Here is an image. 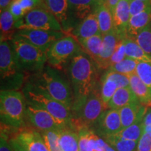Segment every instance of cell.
Masks as SVG:
<instances>
[{"mask_svg": "<svg viewBox=\"0 0 151 151\" xmlns=\"http://www.w3.org/2000/svg\"><path fill=\"white\" fill-rule=\"evenodd\" d=\"M130 0H120L113 11L114 30L121 38H127V28L131 15Z\"/></svg>", "mask_w": 151, "mask_h": 151, "instance_id": "cell-15", "label": "cell"}, {"mask_svg": "<svg viewBox=\"0 0 151 151\" xmlns=\"http://www.w3.org/2000/svg\"><path fill=\"white\" fill-rule=\"evenodd\" d=\"M140 103L137 97L129 88H118L108 103L109 109L120 110L126 106Z\"/></svg>", "mask_w": 151, "mask_h": 151, "instance_id": "cell-20", "label": "cell"}, {"mask_svg": "<svg viewBox=\"0 0 151 151\" xmlns=\"http://www.w3.org/2000/svg\"><path fill=\"white\" fill-rule=\"evenodd\" d=\"M124 39H122L118 43V46H117L116 50L113 52L112 57L110 59V62H109V67L111 66L116 65L117 63H119L123 60L126 58L125 53V46H124Z\"/></svg>", "mask_w": 151, "mask_h": 151, "instance_id": "cell-37", "label": "cell"}, {"mask_svg": "<svg viewBox=\"0 0 151 151\" xmlns=\"http://www.w3.org/2000/svg\"><path fill=\"white\" fill-rule=\"evenodd\" d=\"M72 34L76 39H87L93 36L101 35L94 11L77 24L73 29Z\"/></svg>", "mask_w": 151, "mask_h": 151, "instance_id": "cell-17", "label": "cell"}, {"mask_svg": "<svg viewBox=\"0 0 151 151\" xmlns=\"http://www.w3.org/2000/svg\"><path fill=\"white\" fill-rule=\"evenodd\" d=\"M134 40L151 58V24H149L136 37Z\"/></svg>", "mask_w": 151, "mask_h": 151, "instance_id": "cell-33", "label": "cell"}, {"mask_svg": "<svg viewBox=\"0 0 151 151\" xmlns=\"http://www.w3.org/2000/svg\"><path fill=\"white\" fill-rule=\"evenodd\" d=\"M15 137L28 151H50L41 132L37 130L23 129L19 132Z\"/></svg>", "mask_w": 151, "mask_h": 151, "instance_id": "cell-16", "label": "cell"}, {"mask_svg": "<svg viewBox=\"0 0 151 151\" xmlns=\"http://www.w3.org/2000/svg\"><path fill=\"white\" fill-rule=\"evenodd\" d=\"M26 118L34 127L40 132L58 130L67 127L46 111L27 103Z\"/></svg>", "mask_w": 151, "mask_h": 151, "instance_id": "cell-11", "label": "cell"}, {"mask_svg": "<svg viewBox=\"0 0 151 151\" xmlns=\"http://www.w3.org/2000/svg\"><path fill=\"white\" fill-rule=\"evenodd\" d=\"M116 151H136L137 150V141L127 140L119 137L116 134H113L104 138Z\"/></svg>", "mask_w": 151, "mask_h": 151, "instance_id": "cell-30", "label": "cell"}, {"mask_svg": "<svg viewBox=\"0 0 151 151\" xmlns=\"http://www.w3.org/2000/svg\"><path fill=\"white\" fill-rule=\"evenodd\" d=\"M0 151H14L9 141V136L2 128H1L0 134Z\"/></svg>", "mask_w": 151, "mask_h": 151, "instance_id": "cell-41", "label": "cell"}, {"mask_svg": "<svg viewBox=\"0 0 151 151\" xmlns=\"http://www.w3.org/2000/svg\"><path fill=\"white\" fill-rule=\"evenodd\" d=\"M22 92L27 104L46 111L62 123L67 127H71L72 113L66 106L53 99L32 83H29L24 87Z\"/></svg>", "mask_w": 151, "mask_h": 151, "instance_id": "cell-4", "label": "cell"}, {"mask_svg": "<svg viewBox=\"0 0 151 151\" xmlns=\"http://www.w3.org/2000/svg\"><path fill=\"white\" fill-rule=\"evenodd\" d=\"M136 151H151V133L143 132L138 141Z\"/></svg>", "mask_w": 151, "mask_h": 151, "instance_id": "cell-38", "label": "cell"}, {"mask_svg": "<svg viewBox=\"0 0 151 151\" xmlns=\"http://www.w3.org/2000/svg\"><path fill=\"white\" fill-rule=\"evenodd\" d=\"M62 151H79L78 132L71 127L58 130Z\"/></svg>", "mask_w": 151, "mask_h": 151, "instance_id": "cell-22", "label": "cell"}, {"mask_svg": "<svg viewBox=\"0 0 151 151\" xmlns=\"http://www.w3.org/2000/svg\"><path fill=\"white\" fill-rule=\"evenodd\" d=\"M94 151H116L104 139L98 136Z\"/></svg>", "mask_w": 151, "mask_h": 151, "instance_id": "cell-42", "label": "cell"}, {"mask_svg": "<svg viewBox=\"0 0 151 151\" xmlns=\"http://www.w3.org/2000/svg\"><path fill=\"white\" fill-rule=\"evenodd\" d=\"M15 0H0V9L1 11L8 9Z\"/></svg>", "mask_w": 151, "mask_h": 151, "instance_id": "cell-45", "label": "cell"}, {"mask_svg": "<svg viewBox=\"0 0 151 151\" xmlns=\"http://www.w3.org/2000/svg\"><path fill=\"white\" fill-rule=\"evenodd\" d=\"M108 109V105L101 99V89L97 86L85 102L78 109L71 112V127L77 132L83 128L92 129L100 116Z\"/></svg>", "mask_w": 151, "mask_h": 151, "instance_id": "cell-5", "label": "cell"}, {"mask_svg": "<svg viewBox=\"0 0 151 151\" xmlns=\"http://www.w3.org/2000/svg\"><path fill=\"white\" fill-rule=\"evenodd\" d=\"M83 51L95 62L99 58L102 44L103 36H93L87 39H76Z\"/></svg>", "mask_w": 151, "mask_h": 151, "instance_id": "cell-26", "label": "cell"}, {"mask_svg": "<svg viewBox=\"0 0 151 151\" xmlns=\"http://www.w3.org/2000/svg\"><path fill=\"white\" fill-rule=\"evenodd\" d=\"M120 1V0H107V4L109 6V8L111 9V11H114L115 8H116V5L118 4V1Z\"/></svg>", "mask_w": 151, "mask_h": 151, "instance_id": "cell-46", "label": "cell"}, {"mask_svg": "<svg viewBox=\"0 0 151 151\" xmlns=\"http://www.w3.org/2000/svg\"><path fill=\"white\" fill-rule=\"evenodd\" d=\"M141 1H151V0H141Z\"/></svg>", "mask_w": 151, "mask_h": 151, "instance_id": "cell-49", "label": "cell"}, {"mask_svg": "<svg viewBox=\"0 0 151 151\" xmlns=\"http://www.w3.org/2000/svg\"><path fill=\"white\" fill-rule=\"evenodd\" d=\"M11 45L22 71H41L48 62L47 54L41 49L15 35Z\"/></svg>", "mask_w": 151, "mask_h": 151, "instance_id": "cell-6", "label": "cell"}, {"mask_svg": "<svg viewBox=\"0 0 151 151\" xmlns=\"http://www.w3.org/2000/svg\"><path fill=\"white\" fill-rule=\"evenodd\" d=\"M82 51V48L73 36L66 35L57 40L47 51L48 62L55 69H61L69 59Z\"/></svg>", "mask_w": 151, "mask_h": 151, "instance_id": "cell-9", "label": "cell"}, {"mask_svg": "<svg viewBox=\"0 0 151 151\" xmlns=\"http://www.w3.org/2000/svg\"><path fill=\"white\" fill-rule=\"evenodd\" d=\"M101 96L104 102L108 105L115 92L118 89V85L111 78L109 71H106L101 78Z\"/></svg>", "mask_w": 151, "mask_h": 151, "instance_id": "cell-29", "label": "cell"}, {"mask_svg": "<svg viewBox=\"0 0 151 151\" xmlns=\"http://www.w3.org/2000/svg\"><path fill=\"white\" fill-rule=\"evenodd\" d=\"M147 109L148 108L146 106L138 103L126 106L118 110L121 119L122 129L129 127L136 122L143 120Z\"/></svg>", "mask_w": 151, "mask_h": 151, "instance_id": "cell-18", "label": "cell"}, {"mask_svg": "<svg viewBox=\"0 0 151 151\" xmlns=\"http://www.w3.org/2000/svg\"><path fill=\"white\" fill-rule=\"evenodd\" d=\"M143 132H150L151 133V124L145 127L144 129H143Z\"/></svg>", "mask_w": 151, "mask_h": 151, "instance_id": "cell-48", "label": "cell"}, {"mask_svg": "<svg viewBox=\"0 0 151 151\" xmlns=\"http://www.w3.org/2000/svg\"><path fill=\"white\" fill-rule=\"evenodd\" d=\"M150 20L151 9L131 16L127 28V37L131 39L134 37V40L136 37L150 24Z\"/></svg>", "mask_w": 151, "mask_h": 151, "instance_id": "cell-21", "label": "cell"}, {"mask_svg": "<svg viewBox=\"0 0 151 151\" xmlns=\"http://www.w3.org/2000/svg\"><path fill=\"white\" fill-rule=\"evenodd\" d=\"M73 94L71 112L78 109L98 86L96 66L83 50L71 60L69 68Z\"/></svg>", "mask_w": 151, "mask_h": 151, "instance_id": "cell-1", "label": "cell"}, {"mask_svg": "<svg viewBox=\"0 0 151 151\" xmlns=\"http://www.w3.org/2000/svg\"><path fill=\"white\" fill-rule=\"evenodd\" d=\"M37 76L32 83L71 111L73 104L72 88H70L59 73L51 67H47L41 71Z\"/></svg>", "mask_w": 151, "mask_h": 151, "instance_id": "cell-3", "label": "cell"}, {"mask_svg": "<svg viewBox=\"0 0 151 151\" xmlns=\"http://www.w3.org/2000/svg\"><path fill=\"white\" fill-rule=\"evenodd\" d=\"M143 127H146V126L150 125L151 124V109H147L146 113L145 114L144 117L143 119Z\"/></svg>", "mask_w": 151, "mask_h": 151, "instance_id": "cell-44", "label": "cell"}, {"mask_svg": "<svg viewBox=\"0 0 151 151\" xmlns=\"http://www.w3.org/2000/svg\"><path fill=\"white\" fill-rule=\"evenodd\" d=\"M151 9V1L130 0L129 9L131 16H135Z\"/></svg>", "mask_w": 151, "mask_h": 151, "instance_id": "cell-36", "label": "cell"}, {"mask_svg": "<svg viewBox=\"0 0 151 151\" xmlns=\"http://www.w3.org/2000/svg\"><path fill=\"white\" fill-rule=\"evenodd\" d=\"M92 129L102 139L118 133L122 129L119 111L106 109L100 116Z\"/></svg>", "mask_w": 151, "mask_h": 151, "instance_id": "cell-12", "label": "cell"}, {"mask_svg": "<svg viewBox=\"0 0 151 151\" xmlns=\"http://www.w3.org/2000/svg\"><path fill=\"white\" fill-rule=\"evenodd\" d=\"M136 73L151 91V62H139Z\"/></svg>", "mask_w": 151, "mask_h": 151, "instance_id": "cell-34", "label": "cell"}, {"mask_svg": "<svg viewBox=\"0 0 151 151\" xmlns=\"http://www.w3.org/2000/svg\"><path fill=\"white\" fill-rule=\"evenodd\" d=\"M16 35L22 38L41 50L47 52L50 47L57 40L65 37L64 32L40 29H20Z\"/></svg>", "mask_w": 151, "mask_h": 151, "instance_id": "cell-10", "label": "cell"}, {"mask_svg": "<svg viewBox=\"0 0 151 151\" xmlns=\"http://www.w3.org/2000/svg\"><path fill=\"white\" fill-rule=\"evenodd\" d=\"M94 13L97 16L101 35H107L114 30L113 13L107 4L97 6Z\"/></svg>", "mask_w": 151, "mask_h": 151, "instance_id": "cell-24", "label": "cell"}, {"mask_svg": "<svg viewBox=\"0 0 151 151\" xmlns=\"http://www.w3.org/2000/svg\"><path fill=\"white\" fill-rule=\"evenodd\" d=\"M97 6L95 0H68V16L71 29L92 14Z\"/></svg>", "mask_w": 151, "mask_h": 151, "instance_id": "cell-13", "label": "cell"}, {"mask_svg": "<svg viewBox=\"0 0 151 151\" xmlns=\"http://www.w3.org/2000/svg\"><path fill=\"white\" fill-rule=\"evenodd\" d=\"M97 6L104 4H107V0H95Z\"/></svg>", "mask_w": 151, "mask_h": 151, "instance_id": "cell-47", "label": "cell"}, {"mask_svg": "<svg viewBox=\"0 0 151 151\" xmlns=\"http://www.w3.org/2000/svg\"><path fill=\"white\" fill-rule=\"evenodd\" d=\"M142 121L143 120H140V121L136 122L129 127L120 130L116 134L122 139L138 142L141 135L143 134V129H144Z\"/></svg>", "mask_w": 151, "mask_h": 151, "instance_id": "cell-31", "label": "cell"}, {"mask_svg": "<svg viewBox=\"0 0 151 151\" xmlns=\"http://www.w3.org/2000/svg\"><path fill=\"white\" fill-rule=\"evenodd\" d=\"M22 69L19 67L16 56L9 41L0 43V76L1 90H17L22 82Z\"/></svg>", "mask_w": 151, "mask_h": 151, "instance_id": "cell-7", "label": "cell"}, {"mask_svg": "<svg viewBox=\"0 0 151 151\" xmlns=\"http://www.w3.org/2000/svg\"><path fill=\"white\" fill-rule=\"evenodd\" d=\"M17 29H40L65 32L61 24L46 8H37L16 22Z\"/></svg>", "mask_w": 151, "mask_h": 151, "instance_id": "cell-8", "label": "cell"}, {"mask_svg": "<svg viewBox=\"0 0 151 151\" xmlns=\"http://www.w3.org/2000/svg\"><path fill=\"white\" fill-rule=\"evenodd\" d=\"M58 130H49V131L44 132L39 131L41 135L43 136L50 151H62L60 144Z\"/></svg>", "mask_w": 151, "mask_h": 151, "instance_id": "cell-35", "label": "cell"}, {"mask_svg": "<svg viewBox=\"0 0 151 151\" xmlns=\"http://www.w3.org/2000/svg\"><path fill=\"white\" fill-rule=\"evenodd\" d=\"M9 141H10V143L14 149V151H28L27 149L15 137L9 139Z\"/></svg>", "mask_w": 151, "mask_h": 151, "instance_id": "cell-43", "label": "cell"}, {"mask_svg": "<svg viewBox=\"0 0 151 151\" xmlns=\"http://www.w3.org/2000/svg\"><path fill=\"white\" fill-rule=\"evenodd\" d=\"M109 71V74L113 80L116 81V83L118 85V88H129V78L128 76L121 74L114 71H111L107 70Z\"/></svg>", "mask_w": 151, "mask_h": 151, "instance_id": "cell-39", "label": "cell"}, {"mask_svg": "<svg viewBox=\"0 0 151 151\" xmlns=\"http://www.w3.org/2000/svg\"><path fill=\"white\" fill-rule=\"evenodd\" d=\"M123 39L113 30L111 32L103 36L102 44L99 58L95 63L101 69H109L110 59L116 50L118 43Z\"/></svg>", "mask_w": 151, "mask_h": 151, "instance_id": "cell-14", "label": "cell"}, {"mask_svg": "<svg viewBox=\"0 0 151 151\" xmlns=\"http://www.w3.org/2000/svg\"><path fill=\"white\" fill-rule=\"evenodd\" d=\"M129 78V87L139 99L141 104L151 106V91L146 85L134 73L128 76Z\"/></svg>", "mask_w": 151, "mask_h": 151, "instance_id": "cell-23", "label": "cell"}, {"mask_svg": "<svg viewBox=\"0 0 151 151\" xmlns=\"http://www.w3.org/2000/svg\"><path fill=\"white\" fill-rule=\"evenodd\" d=\"M27 101L23 92L18 90H1L0 117L1 124L19 129L26 118Z\"/></svg>", "mask_w": 151, "mask_h": 151, "instance_id": "cell-2", "label": "cell"}, {"mask_svg": "<svg viewBox=\"0 0 151 151\" xmlns=\"http://www.w3.org/2000/svg\"><path fill=\"white\" fill-rule=\"evenodd\" d=\"M126 56L139 62H151V58L143 51L135 40L131 38L124 39Z\"/></svg>", "mask_w": 151, "mask_h": 151, "instance_id": "cell-27", "label": "cell"}, {"mask_svg": "<svg viewBox=\"0 0 151 151\" xmlns=\"http://www.w3.org/2000/svg\"><path fill=\"white\" fill-rule=\"evenodd\" d=\"M46 9L61 24L65 32L70 30L68 16V0H43Z\"/></svg>", "mask_w": 151, "mask_h": 151, "instance_id": "cell-19", "label": "cell"}, {"mask_svg": "<svg viewBox=\"0 0 151 151\" xmlns=\"http://www.w3.org/2000/svg\"><path fill=\"white\" fill-rule=\"evenodd\" d=\"M1 41L12 40L16 34V22L9 9L1 11L0 16Z\"/></svg>", "mask_w": 151, "mask_h": 151, "instance_id": "cell-25", "label": "cell"}, {"mask_svg": "<svg viewBox=\"0 0 151 151\" xmlns=\"http://www.w3.org/2000/svg\"><path fill=\"white\" fill-rule=\"evenodd\" d=\"M139 62L137 60L126 57L122 61L111 66L108 70L126 76H129L136 73V69H137Z\"/></svg>", "mask_w": 151, "mask_h": 151, "instance_id": "cell-32", "label": "cell"}, {"mask_svg": "<svg viewBox=\"0 0 151 151\" xmlns=\"http://www.w3.org/2000/svg\"><path fill=\"white\" fill-rule=\"evenodd\" d=\"M9 10H10L16 22L22 20L26 15L25 11L22 9L18 0H15L14 2L11 4L9 7Z\"/></svg>", "mask_w": 151, "mask_h": 151, "instance_id": "cell-40", "label": "cell"}, {"mask_svg": "<svg viewBox=\"0 0 151 151\" xmlns=\"http://www.w3.org/2000/svg\"><path fill=\"white\" fill-rule=\"evenodd\" d=\"M79 151H94L98 135L92 129L78 130Z\"/></svg>", "mask_w": 151, "mask_h": 151, "instance_id": "cell-28", "label": "cell"}]
</instances>
